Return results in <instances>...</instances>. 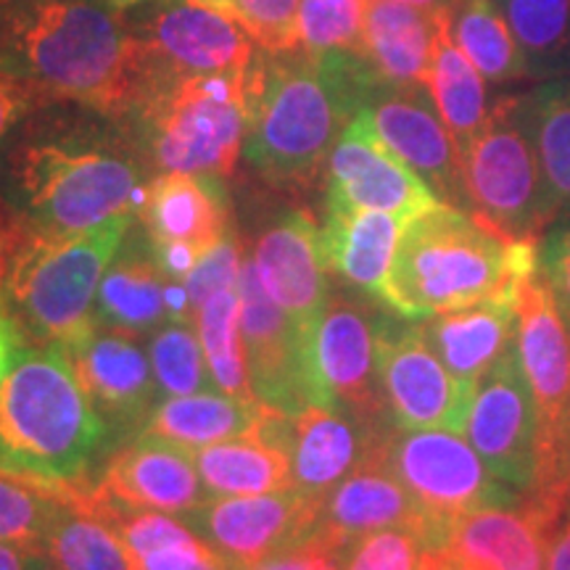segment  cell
Returning a JSON list of instances; mask_svg holds the SVG:
<instances>
[{
  "instance_id": "836d02e7",
  "label": "cell",
  "mask_w": 570,
  "mask_h": 570,
  "mask_svg": "<svg viewBox=\"0 0 570 570\" xmlns=\"http://www.w3.org/2000/svg\"><path fill=\"white\" fill-rule=\"evenodd\" d=\"M42 552L53 570H138L119 533L96 512L71 502L67 491L42 541Z\"/></svg>"
},
{
  "instance_id": "e0dca14e",
  "label": "cell",
  "mask_w": 570,
  "mask_h": 570,
  "mask_svg": "<svg viewBox=\"0 0 570 570\" xmlns=\"http://www.w3.org/2000/svg\"><path fill=\"white\" fill-rule=\"evenodd\" d=\"M240 327L254 399L281 415L312 407L306 375V333L283 312L259 281L254 259L240 265Z\"/></svg>"
},
{
  "instance_id": "7c38bea8",
  "label": "cell",
  "mask_w": 570,
  "mask_h": 570,
  "mask_svg": "<svg viewBox=\"0 0 570 570\" xmlns=\"http://www.w3.org/2000/svg\"><path fill=\"white\" fill-rule=\"evenodd\" d=\"M515 346L539 417V468L531 491H544L570 425V333L541 269L518 291Z\"/></svg>"
},
{
  "instance_id": "7bdbcfd3",
  "label": "cell",
  "mask_w": 570,
  "mask_h": 570,
  "mask_svg": "<svg viewBox=\"0 0 570 570\" xmlns=\"http://www.w3.org/2000/svg\"><path fill=\"white\" fill-rule=\"evenodd\" d=\"M240 246L238 238H235V230H227V235L219 240L217 246L212 248L209 254L202 256V262L194 267V273L185 281V288H188L190 304L202 306L206 298L227 288H238V275H240Z\"/></svg>"
},
{
  "instance_id": "7dc6e473",
  "label": "cell",
  "mask_w": 570,
  "mask_h": 570,
  "mask_svg": "<svg viewBox=\"0 0 570 570\" xmlns=\"http://www.w3.org/2000/svg\"><path fill=\"white\" fill-rule=\"evenodd\" d=\"M248 570H341V568H338L336 552H331L327 547L317 544V541H309V544L285 550Z\"/></svg>"
},
{
  "instance_id": "603a6c76",
  "label": "cell",
  "mask_w": 570,
  "mask_h": 570,
  "mask_svg": "<svg viewBox=\"0 0 570 570\" xmlns=\"http://www.w3.org/2000/svg\"><path fill=\"white\" fill-rule=\"evenodd\" d=\"M90 489L125 508L180 518L212 499L198 475L194 449L146 431L111 454L101 479Z\"/></svg>"
},
{
  "instance_id": "5b68a950",
  "label": "cell",
  "mask_w": 570,
  "mask_h": 570,
  "mask_svg": "<svg viewBox=\"0 0 570 570\" xmlns=\"http://www.w3.org/2000/svg\"><path fill=\"white\" fill-rule=\"evenodd\" d=\"M508 244L470 212L433 206L404 225L381 304L402 320H428L489 298L518 309Z\"/></svg>"
},
{
  "instance_id": "681fc988",
  "label": "cell",
  "mask_w": 570,
  "mask_h": 570,
  "mask_svg": "<svg viewBox=\"0 0 570 570\" xmlns=\"http://www.w3.org/2000/svg\"><path fill=\"white\" fill-rule=\"evenodd\" d=\"M24 333L19 331L17 320L11 317L9 306H6L3 296H0V381H3V375L9 373L13 362H17V356L24 352Z\"/></svg>"
},
{
  "instance_id": "d6a6232c",
  "label": "cell",
  "mask_w": 570,
  "mask_h": 570,
  "mask_svg": "<svg viewBox=\"0 0 570 570\" xmlns=\"http://www.w3.org/2000/svg\"><path fill=\"white\" fill-rule=\"evenodd\" d=\"M552 219L570 214V77L539 85L523 96Z\"/></svg>"
},
{
  "instance_id": "ffe728a7",
  "label": "cell",
  "mask_w": 570,
  "mask_h": 570,
  "mask_svg": "<svg viewBox=\"0 0 570 570\" xmlns=\"http://www.w3.org/2000/svg\"><path fill=\"white\" fill-rule=\"evenodd\" d=\"M562 515L544 499L520 494L460 518L441 550L465 570H544Z\"/></svg>"
},
{
  "instance_id": "f1b7e54d",
  "label": "cell",
  "mask_w": 570,
  "mask_h": 570,
  "mask_svg": "<svg viewBox=\"0 0 570 570\" xmlns=\"http://www.w3.org/2000/svg\"><path fill=\"white\" fill-rule=\"evenodd\" d=\"M441 17L444 11L396 0H367L360 53L383 80L425 85Z\"/></svg>"
},
{
  "instance_id": "b9f144b4",
  "label": "cell",
  "mask_w": 570,
  "mask_h": 570,
  "mask_svg": "<svg viewBox=\"0 0 570 570\" xmlns=\"http://www.w3.org/2000/svg\"><path fill=\"white\" fill-rule=\"evenodd\" d=\"M230 11L262 51L281 53L302 46L298 0H233Z\"/></svg>"
},
{
  "instance_id": "9a60e30c",
  "label": "cell",
  "mask_w": 570,
  "mask_h": 570,
  "mask_svg": "<svg viewBox=\"0 0 570 570\" xmlns=\"http://www.w3.org/2000/svg\"><path fill=\"white\" fill-rule=\"evenodd\" d=\"M465 439L504 487L518 494L533 489L539 468V417L520 367L518 346H512L475 386Z\"/></svg>"
},
{
  "instance_id": "680465c9",
  "label": "cell",
  "mask_w": 570,
  "mask_h": 570,
  "mask_svg": "<svg viewBox=\"0 0 570 570\" xmlns=\"http://www.w3.org/2000/svg\"><path fill=\"white\" fill-rule=\"evenodd\" d=\"M562 317H566V325H568V333H570V312H568V315H562Z\"/></svg>"
},
{
  "instance_id": "816d5d0a",
  "label": "cell",
  "mask_w": 570,
  "mask_h": 570,
  "mask_svg": "<svg viewBox=\"0 0 570 570\" xmlns=\"http://www.w3.org/2000/svg\"><path fill=\"white\" fill-rule=\"evenodd\" d=\"M544 570H570V508L552 533Z\"/></svg>"
},
{
  "instance_id": "9c48e42d",
  "label": "cell",
  "mask_w": 570,
  "mask_h": 570,
  "mask_svg": "<svg viewBox=\"0 0 570 570\" xmlns=\"http://www.w3.org/2000/svg\"><path fill=\"white\" fill-rule=\"evenodd\" d=\"M377 449L415 499L423 515L425 550H441L460 518L491 504L515 502L520 497L494 479L465 433L439 428L410 431L389 423L377 433Z\"/></svg>"
},
{
  "instance_id": "f5cc1de1",
  "label": "cell",
  "mask_w": 570,
  "mask_h": 570,
  "mask_svg": "<svg viewBox=\"0 0 570 570\" xmlns=\"http://www.w3.org/2000/svg\"><path fill=\"white\" fill-rule=\"evenodd\" d=\"M420 570H465L460 562H454L444 550H425L420 560Z\"/></svg>"
},
{
  "instance_id": "74e56055",
  "label": "cell",
  "mask_w": 570,
  "mask_h": 570,
  "mask_svg": "<svg viewBox=\"0 0 570 570\" xmlns=\"http://www.w3.org/2000/svg\"><path fill=\"white\" fill-rule=\"evenodd\" d=\"M148 356L164 396H188L214 386L194 323H167L154 331Z\"/></svg>"
},
{
  "instance_id": "f35d334b",
  "label": "cell",
  "mask_w": 570,
  "mask_h": 570,
  "mask_svg": "<svg viewBox=\"0 0 570 570\" xmlns=\"http://www.w3.org/2000/svg\"><path fill=\"white\" fill-rule=\"evenodd\" d=\"M63 491L0 473V541L42 550Z\"/></svg>"
},
{
  "instance_id": "d6986e66",
  "label": "cell",
  "mask_w": 570,
  "mask_h": 570,
  "mask_svg": "<svg viewBox=\"0 0 570 570\" xmlns=\"http://www.w3.org/2000/svg\"><path fill=\"white\" fill-rule=\"evenodd\" d=\"M262 428L288 452L294 491L323 504V499L360 465L383 425H367L344 410L312 404L296 415L269 410Z\"/></svg>"
},
{
  "instance_id": "8fae6325",
  "label": "cell",
  "mask_w": 570,
  "mask_h": 570,
  "mask_svg": "<svg viewBox=\"0 0 570 570\" xmlns=\"http://www.w3.org/2000/svg\"><path fill=\"white\" fill-rule=\"evenodd\" d=\"M125 21L151 63L154 88L173 77L246 69L256 53L238 17L204 0H140Z\"/></svg>"
},
{
  "instance_id": "4fadbf2b",
  "label": "cell",
  "mask_w": 570,
  "mask_h": 570,
  "mask_svg": "<svg viewBox=\"0 0 570 570\" xmlns=\"http://www.w3.org/2000/svg\"><path fill=\"white\" fill-rule=\"evenodd\" d=\"M377 367L391 423L410 431L465 433L473 391L444 367L420 320L394 323L383 317Z\"/></svg>"
},
{
  "instance_id": "6f0895ef",
  "label": "cell",
  "mask_w": 570,
  "mask_h": 570,
  "mask_svg": "<svg viewBox=\"0 0 570 570\" xmlns=\"http://www.w3.org/2000/svg\"><path fill=\"white\" fill-rule=\"evenodd\" d=\"M111 3H119V6H132V3H140V0H111Z\"/></svg>"
},
{
  "instance_id": "c3c4849f",
  "label": "cell",
  "mask_w": 570,
  "mask_h": 570,
  "mask_svg": "<svg viewBox=\"0 0 570 570\" xmlns=\"http://www.w3.org/2000/svg\"><path fill=\"white\" fill-rule=\"evenodd\" d=\"M525 494L544 499V502H550V504H554V508L568 512V508H570V425L566 431V439H562L558 470H554L552 483L544 491H525Z\"/></svg>"
},
{
  "instance_id": "4dcf8cb0",
  "label": "cell",
  "mask_w": 570,
  "mask_h": 570,
  "mask_svg": "<svg viewBox=\"0 0 570 570\" xmlns=\"http://www.w3.org/2000/svg\"><path fill=\"white\" fill-rule=\"evenodd\" d=\"M267 412L256 399L198 391L188 396H167L156 404L142 431L188 449H202L256 431Z\"/></svg>"
},
{
  "instance_id": "f6af8a7d",
  "label": "cell",
  "mask_w": 570,
  "mask_h": 570,
  "mask_svg": "<svg viewBox=\"0 0 570 570\" xmlns=\"http://www.w3.org/2000/svg\"><path fill=\"white\" fill-rule=\"evenodd\" d=\"M539 269L562 315L570 312V214L539 240Z\"/></svg>"
},
{
  "instance_id": "bcb514c9",
  "label": "cell",
  "mask_w": 570,
  "mask_h": 570,
  "mask_svg": "<svg viewBox=\"0 0 570 570\" xmlns=\"http://www.w3.org/2000/svg\"><path fill=\"white\" fill-rule=\"evenodd\" d=\"M46 98L30 85H24L17 77L0 71V142L9 138V132L17 127L27 114H32Z\"/></svg>"
},
{
  "instance_id": "d4e9b609",
  "label": "cell",
  "mask_w": 570,
  "mask_h": 570,
  "mask_svg": "<svg viewBox=\"0 0 570 570\" xmlns=\"http://www.w3.org/2000/svg\"><path fill=\"white\" fill-rule=\"evenodd\" d=\"M383 529H412L423 537V515L386 465L375 436L360 465L323 499L312 541L338 554L348 541Z\"/></svg>"
},
{
  "instance_id": "6da1fadb",
  "label": "cell",
  "mask_w": 570,
  "mask_h": 570,
  "mask_svg": "<svg viewBox=\"0 0 570 570\" xmlns=\"http://www.w3.org/2000/svg\"><path fill=\"white\" fill-rule=\"evenodd\" d=\"M0 71L46 101L88 106L119 119L154 88L146 51L119 3L0 0Z\"/></svg>"
},
{
  "instance_id": "60d3db41",
  "label": "cell",
  "mask_w": 570,
  "mask_h": 570,
  "mask_svg": "<svg viewBox=\"0 0 570 570\" xmlns=\"http://www.w3.org/2000/svg\"><path fill=\"white\" fill-rule=\"evenodd\" d=\"M425 541L412 529H383L348 541L338 552L341 570H420Z\"/></svg>"
},
{
  "instance_id": "1f68e13d",
  "label": "cell",
  "mask_w": 570,
  "mask_h": 570,
  "mask_svg": "<svg viewBox=\"0 0 570 570\" xmlns=\"http://www.w3.org/2000/svg\"><path fill=\"white\" fill-rule=\"evenodd\" d=\"M425 88L431 90L433 104L444 119L446 130L452 132L460 154L468 142L481 132L491 106L487 96V80L479 69L470 63L465 53L449 32V11L441 17L436 42H433L431 71H428Z\"/></svg>"
},
{
  "instance_id": "30bf717a",
  "label": "cell",
  "mask_w": 570,
  "mask_h": 570,
  "mask_svg": "<svg viewBox=\"0 0 570 570\" xmlns=\"http://www.w3.org/2000/svg\"><path fill=\"white\" fill-rule=\"evenodd\" d=\"M381 325L373 306L346 296L327 298L306 338L312 404L344 410L367 425L391 423L377 367Z\"/></svg>"
},
{
  "instance_id": "d590c367",
  "label": "cell",
  "mask_w": 570,
  "mask_h": 570,
  "mask_svg": "<svg viewBox=\"0 0 570 570\" xmlns=\"http://www.w3.org/2000/svg\"><path fill=\"white\" fill-rule=\"evenodd\" d=\"M194 325L202 341L206 365H209L214 389L219 394L254 399L248 360L240 327V294L238 288H227L206 298L196 306Z\"/></svg>"
},
{
  "instance_id": "11a10c76",
  "label": "cell",
  "mask_w": 570,
  "mask_h": 570,
  "mask_svg": "<svg viewBox=\"0 0 570 570\" xmlns=\"http://www.w3.org/2000/svg\"><path fill=\"white\" fill-rule=\"evenodd\" d=\"M6 238H9V217H3V212H0V269H3Z\"/></svg>"
},
{
  "instance_id": "8992f818",
  "label": "cell",
  "mask_w": 570,
  "mask_h": 570,
  "mask_svg": "<svg viewBox=\"0 0 570 570\" xmlns=\"http://www.w3.org/2000/svg\"><path fill=\"white\" fill-rule=\"evenodd\" d=\"M135 214H119L92 230L40 238L9 225L0 296L27 344L69 346L96 327V296Z\"/></svg>"
},
{
  "instance_id": "ac0fdd59",
  "label": "cell",
  "mask_w": 570,
  "mask_h": 570,
  "mask_svg": "<svg viewBox=\"0 0 570 570\" xmlns=\"http://www.w3.org/2000/svg\"><path fill=\"white\" fill-rule=\"evenodd\" d=\"M439 204L444 202L423 177L377 138L367 114L356 111L327 156L325 206L375 209L412 219Z\"/></svg>"
},
{
  "instance_id": "83f0119b",
  "label": "cell",
  "mask_w": 570,
  "mask_h": 570,
  "mask_svg": "<svg viewBox=\"0 0 570 570\" xmlns=\"http://www.w3.org/2000/svg\"><path fill=\"white\" fill-rule=\"evenodd\" d=\"M407 219L375 209L325 206L323 246L333 273L383 302L399 238Z\"/></svg>"
},
{
  "instance_id": "2e32d148",
  "label": "cell",
  "mask_w": 570,
  "mask_h": 570,
  "mask_svg": "<svg viewBox=\"0 0 570 570\" xmlns=\"http://www.w3.org/2000/svg\"><path fill=\"white\" fill-rule=\"evenodd\" d=\"M317 515V502L288 489L256 497H214L183 518L235 570H248L285 550L309 544Z\"/></svg>"
},
{
  "instance_id": "277c9868",
  "label": "cell",
  "mask_w": 570,
  "mask_h": 570,
  "mask_svg": "<svg viewBox=\"0 0 570 570\" xmlns=\"http://www.w3.org/2000/svg\"><path fill=\"white\" fill-rule=\"evenodd\" d=\"M109 436L61 348L27 346L0 381V473L71 489Z\"/></svg>"
},
{
  "instance_id": "44dd1931",
  "label": "cell",
  "mask_w": 570,
  "mask_h": 570,
  "mask_svg": "<svg viewBox=\"0 0 570 570\" xmlns=\"http://www.w3.org/2000/svg\"><path fill=\"white\" fill-rule=\"evenodd\" d=\"M96 325L146 336L167 323H194V304L183 283L164 275L146 230L125 235L96 296Z\"/></svg>"
},
{
  "instance_id": "db71d44e",
  "label": "cell",
  "mask_w": 570,
  "mask_h": 570,
  "mask_svg": "<svg viewBox=\"0 0 570 570\" xmlns=\"http://www.w3.org/2000/svg\"><path fill=\"white\" fill-rule=\"evenodd\" d=\"M396 3L420 6V9H428V11H449L454 6V0H396Z\"/></svg>"
},
{
  "instance_id": "f907efd6",
  "label": "cell",
  "mask_w": 570,
  "mask_h": 570,
  "mask_svg": "<svg viewBox=\"0 0 570 570\" xmlns=\"http://www.w3.org/2000/svg\"><path fill=\"white\" fill-rule=\"evenodd\" d=\"M0 570H53V566L38 547L0 541Z\"/></svg>"
},
{
  "instance_id": "ee69618b",
  "label": "cell",
  "mask_w": 570,
  "mask_h": 570,
  "mask_svg": "<svg viewBox=\"0 0 570 570\" xmlns=\"http://www.w3.org/2000/svg\"><path fill=\"white\" fill-rule=\"evenodd\" d=\"M132 562L138 570H235L196 531L164 547H156L151 552L138 554Z\"/></svg>"
},
{
  "instance_id": "ab89813d",
  "label": "cell",
  "mask_w": 570,
  "mask_h": 570,
  "mask_svg": "<svg viewBox=\"0 0 570 570\" xmlns=\"http://www.w3.org/2000/svg\"><path fill=\"white\" fill-rule=\"evenodd\" d=\"M367 0H298V35L309 51H362Z\"/></svg>"
},
{
  "instance_id": "3957f363",
  "label": "cell",
  "mask_w": 570,
  "mask_h": 570,
  "mask_svg": "<svg viewBox=\"0 0 570 570\" xmlns=\"http://www.w3.org/2000/svg\"><path fill=\"white\" fill-rule=\"evenodd\" d=\"M377 71L356 51H256L246 69V159L273 183H309Z\"/></svg>"
},
{
  "instance_id": "5bb4252c",
  "label": "cell",
  "mask_w": 570,
  "mask_h": 570,
  "mask_svg": "<svg viewBox=\"0 0 570 570\" xmlns=\"http://www.w3.org/2000/svg\"><path fill=\"white\" fill-rule=\"evenodd\" d=\"M360 111L367 114L377 138L423 177L439 202L470 212L460 148L425 85L391 82L377 75Z\"/></svg>"
},
{
  "instance_id": "ba28073f",
  "label": "cell",
  "mask_w": 570,
  "mask_h": 570,
  "mask_svg": "<svg viewBox=\"0 0 570 570\" xmlns=\"http://www.w3.org/2000/svg\"><path fill=\"white\" fill-rule=\"evenodd\" d=\"M460 159L470 214L504 240H541L554 219L523 96L499 98Z\"/></svg>"
},
{
  "instance_id": "cb8c5ba5",
  "label": "cell",
  "mask_w": 570,
  "mask_h": 570,
  "mask_svg": "<svg viewBox=\"0 0 570 570\" xmlns=\"http://www.w3.org/2000/svg\"><path fill=\"white\" fill-rule=\"evenodd\" d=\"M252 259L267 294L309 336L331 298L323 227L304 212H285L259 235Z\"/></svg>"
},
{
  "instance_id": "7402d4cb",
  "label": "cell",
  "mask_w": 570,
  "mask_h": 570,
  "mask_svg": "<svg viewBox=\"0 0 570 570\" xmlns=\"http://www.w3.org/2000/svg\"><path fill=\"white\" fill-rule=\"evenodd\" d=\"M59 348V346H56ZM77 381L109 431H138L156 407L151 356L127 333L92 327L88 336L61 348Z\"/></svg>"
},
{
  "instance_id": "484cf974",
  "label": "cell",
  "mask_w": 570,
  "mask_h": 570,
  "mask_svg": "<svg viewBox=\"0 0 570 570\" xmlns=\"http://www.w3.org/2000/svg\"><path fill=\"white\" fill-rule=\"evenodd\" d=\"M140 225L151 246H190L209 254L233 230L225 185L214 175L154 177L140 204Z\"/></svg>"
},
{
  "instance_id": "7a4b0ae2",
  "label": "cell",
  "mask_w": 570,
  "mask_h": 570,
  "mask_svg": "<svg viewBox=\"0 0 570 570\" xmlns=\"http://www.w3.org/2000/svg\"><path fill=\"white\" fill-rule=\"evenodd\" d=\"M9 225L67 238L119 214H138L146 185L138 154L111 125L92 119L38 122L3 159Z\"/></svg>"
},
{
  "instance_id": "f546056e",
  "label": "cell",
  "mask_w": 570,
  "mask_h": 570,
  "mask_svg": "<svg viewBox=\"0 0 570 570\" xmlns=\"http://www.w3.org/2000/svg\"><path fill=\"white\" fill-rule=\"evenodd\" d=\"M194 460L212 499L275 494V491L294 489L288 452L262 425L246 436L194 449Z\"/></svg>"
},
{
  "instance_id": "9f6ffc18",
  "label": "cell",
  "mask_w": 570,
  "mask_h": 570,
  "mask_svg": "<svg viewBox=\"0 0 570 570\" xmlns=\"http://www.w3.org/2000/svg\"><path fill=\"white\" fill-rule=\"evenodd\" d=\"M204 3H212V6H219V9H227V11H230V6H233V0H204Z\"/></svg>"
},
{
  "instance_id": "52a82bcc",
  "label": "cell",
  "mask_w": 570,
  "mask_h": 570,
  "mask_svg": "<svg viewBox=\"0 0 570 570\" xmlns=\"http://www.w3.org/2000/svg\"><path fill=\"white\" fill-rule=\"evenodd\" d=\"M246 69L173 77L142 98L132 114L161 173H233L248 132Z\"/></svg>"
},
{
  "instance_id": "8d00e7d4",
  "label": "cell",
  "mask_w": 570,
  "mask_h": 570,
  "mask_svg": "<svg viewBox=\"0 0 570 570\" xmlns=\"http://www.w3.org/2000/svg\"><path fill=\"white\" fill-rule=\"evenodd\" d=\"M529 77L570 75V0H497Z\"/></svg>"
},
{
  "instance_id": "e575fe53",
  "label": "cell",
  "mask_w": 570,
  "mask_h": 570,
  "mask_svg": "<svg viewBox=\"0 0 570 570\" xmlns=\"http://www.w3.org/2000/svg\"><path fill=\"white\" fill-rule=\"evenodd\" d=\"M449 32L483 80L512 82L529 77L515 35L497 0H454L449 9Z\"/></svg>"
},
{
  "instance_id": "4316f807",
  "label": "cell",
  "mask_w": 570,
  "mask_h": 570,
  "mask_svg": "<svg viewBox=\"0 0 570 570\" xmlns=\"http://www.w3.org/2000/svg\"><path fill=\"white\" fill-rule=\"evenodd\" d=\"M423 331L449 373L468 391H475L481 377L515 346L518 309L510 302L489 298L428 317Z\"/></svg>"
}]
</instances>
